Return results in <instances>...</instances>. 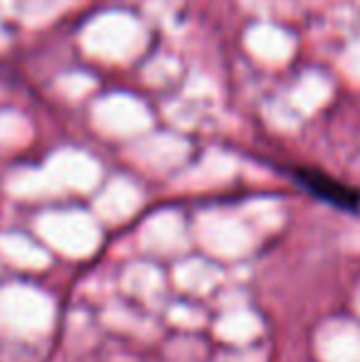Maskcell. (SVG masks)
Here are the masks:
<instances>
[{
	"instance_id": "obj_1",
	"label": "cell",
	"mask_w": 360,
	"mask_h": 362,
	"mask_svg": "<svg viewBox=\"0 0 360 362\" xmlns=\"http://www.w3.org/2000/svg\"><path fill=\"white\" fill-rule=\"evenodd\" d=\"M294 177H296V182L303 190H308L313 197L338 207V210L356 212L360 207V192L356 187L346 185V182H341L338 177L328 175V173L316 170V168H296Z\"/></svg>"
}]
</instances>
